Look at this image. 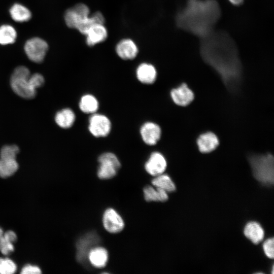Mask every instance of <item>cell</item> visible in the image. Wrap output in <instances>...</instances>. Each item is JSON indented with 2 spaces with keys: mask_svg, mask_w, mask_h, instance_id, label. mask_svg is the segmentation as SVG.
<instances>
[{
  "mask_svg": "<svg viewBox=\"0 0 274 274\" xmlns=\"http://www.w3.org/2000/svg\"><path fill=\"white\" fill-rule=\"evenodd\" d=\"M204 38L201 46L204 61L217 72L229 91H237L242 83V67L233 43L222 34L210 33Z\"/></svg>",
  "mask_w": 274,
  "mask_h": 274,
  "instance_id": "obj_1",
  "label": "cell"
},
{
  "mask_svg": "<svg viewBox=\"0 0 274 274\" xmlns=\"http://www.w3.org/2000/svg\"><path fill=\"white\" fill-rule=\"evenodd\" d=\"M220 16L217 3L214 0H189L177 16L179 26L204 38L211 33Z\"/></svg>",
  "mask_w": 274,
  "mask_h": 274,
  "instance_id": "obj_2",
  "label": "cell"
},
{
  "mask_svg": "<svg viewBox=\"0 0 274 274\" xmlns=\"http://www.w3.org/2000/svg\"><path fill=\"white\" fill-rule=\"evenodd\" d=\"M254 177L262 184L271 186L273 184V157L266 154H252L248 156Z\"/></svg>",
  "mask_w": 274,
  "mask_h": 274,
  "instance_id": "obj_3",
  "label": "cell"
},
{
  "mask_svg": "<svg viewBox=\"0 0 274 274\" xmlns=\"http://www.w3.org/2000/svg\"><path fill=\"white\" fill-rule=\"evenodd\" d=\"M99 167L97 176L102 180L114 177L121 167V163L117 156L112 152L101 154L98 158Z\"/></svg>",
  "mask_w": 274,
  "mask_h": 274,
  "instance_id": "obj_4",
  "label": "cell"
},
{
  "mask_svg": "<svg viewBox=\"0 0 274 274\" xmlns=\"http://www.w3.org/2000/svg\"><path fill=\"white\" fill-rule=\"evenodd\" d=\"M112 129L110 119L106 115L95 113L89 119L88 130L95 138H104L108 136Z\"/></svg>",
  "mask_w": 274,
  "mask_h": 274,
  "instance_id": "obj_5",
  "label": "cell"
},
{
  "mask_svg": "<svg viewBox=\"0 0 274 274\" xmlns=\"http://www.w3.org/2000/svg\"><path fill=\"white\" fill-rule=\"evenodd\" d=\"M89 15V7L84 4L79 3L65 11V23L68 27L77 29Z\"/></svg>",
  "mask_w": 274,
  "mask_h": 274,
  "instance_id": "obj_6",
  "label": "cell"
},
{
  "mask_svg": "<svg viewBox=\"0 0 274 274\" xmlns=\"http://www.w3.org/2000/svg\"><path fill=\"white\" fill-rule=\"evenodd\" d=\"M48 48L47 42L39 38L28 40L24 45V51L28 58L37 63L43 60Z\"/></svg>",
  "mask_w": 274,
  "mask_h": 274,
  "instance_id": "obj_7",
  "label": "cell"
},
{
  "mask_svg": "<svg viewBox=\"0 0 274 274\" xmlns=\"http://www.w3.org/2000/svg\"><path fill=\"white\" fill-rule=\"evenodd\" d=\"M102 223L105 229L111 233L121 232L124 227L121 216L113 209L108 208L104 212Z\"/></svg>",
  "mask_w": 274,
  "mask_h": 274,
  "instance_id": "obj_8",
  "label": "cell"
},
{
  "mask_svg": "<svg viewBox=\"0 0 274 274\" xmlns=\"http://www.w3.org/2000/svg\"><path fill=\"white\" fill-rule=\"evenodd\" d=\"M29 77L11 76V85L13 91L18 95L27 99L34 97L36 93V90L32 87L29 82Z\"/></svg>",
  "mask_w": 274,
  "mask_h": 274,
  "instance_id": "obj_9",
  "label": "cell"
},
{
  "mask_svg": "<svg viewBox=\"0 0 274 274\" xmlns=\"http://www.w3.org/2000/svg\"><path fill=\"white\" fill-rule=\"evenodd\" d=\"M167 166L164 156L159 152H152L145 164L146 172L151 176H157L164 173Z\"/></svg>",
  "mask_w": 274,
  "mask_h": 274,
  "instance_id": "obj_10",
  "label": "cell"
},
{
  "mask_svg": "<svg viewBox=\"0 0 274 274\" xmlns=\"http://www.w3.org/2000/svg\"><path fill=\"white\" fill-rule=\"evenodd\" d=\"M140 132L143 141L149 146L156 144L161 135L160 127L157 123L151 121L145 122L141 126Z\"/></svg>",
  "mask_w": 274,
  "mask_h": 274,
  "instance_id": "obj_11",
  "label": "cell"
},
{
  "mask_svg": "<svg viewBox=\"0 0 274 274\" xmlns=\"http://www.w3.org/2000/svg\"><path fill=\"white\" fill-rule=\"evenodd\" d=\"M116 52L122 59L128 60L134 59L139 52L135 43L129 38L120 40L116 46Z\"/></svg>",
  "mask_w": 274,
  "mask_h": 274,
  "instance_id": "obj_12",
  "label": "cell"
},
{
  "mask_svg": "<svg viewBox=\"0 0 274 274\" xmlns=\"http://www.w3.org/2000/svg\"><path fill=\"white\" fill-rule=\"evenodd\" d=\"M174 102L180 106H186L193 100L194 95L193 91L185 83L173 89L170 93Z\"/></svg>",
  "mask_w": 274,
  "mask_h": 274,
  "instance_id": "obj_13",
  "label": "cell"
},
{
  "mask_svg": "<svg viewBox=\"0 0 274 274\" xmlns=\"http://www.w3.org/2000/svg\"><path fill=\"white\" fill-rule=\"evenodd\" d=\"M85 36L87 45L93 47L104 42L107 39L108 33L104 24H95L91 26Z\"/></svg>",
  "mask_w": 274,
  "mask_h": 274,
  "instance_id": "obj_14",
  "label": "cell"
},
{
  "mask_svg": "<svg viewBox=\"0 0 274 274\" xmlns=\"http://www.w3.org/2000/svg\"><path fill=\"white\" fill-rule=\"evenodd\" d=\"M157 71L155 66L149 63L143 62L136 69V77L140 82L144 84H152L157 78Z\"/></svg>",
  "mask_w": 274,
  "mask_h": 274,
  "instance_id": "obj_15",
  "label": "cell"
},
{
  "mask_svg": "<svg viewBox=\"0 0 274 274\" xmlns=\"http://www.w3.org/2000/svg\"><path fill=\"white\" fill-rule=\"evenodd\" d=\"M98 237L95 233H90L84 236L79 240L77 244V258L81 262L88 256L92 247L98 242Z\"/></svg>",
  "mask_w": 274,
  "mask_h": 274,
  "instance_id": "obj_16",
  "label": "cell"
},
{
  "mask_svg": "<svg viewBox=\"0 0 274 274\" xmlns=\"http://www.w3.org/2000/svg\"><path fill=\"white\" fill-rule=\"evenodd\" d=\"M197 144L200 152L207 153L216 149L219 144V141L215 133L207 132L199 136L197 140Z\"/></svg>",
  "mask_w": 274,
  "mask_h": 274,
  "instance_id": "obj_17",
  "label": "cell"
},
{
  "mask_svg": "<svg viewBox=\"0 0 274 274\" xmlns=\"http://www.w3.org/2000/svg\"><path fill=\"white\" fill-rule=\"evenodd\" d=\"M87 256L91 265L98 268L104 267L108 260L107 250L101 247L92 248L89 251Z\"/></svg>",
  "mask_w": 274,
  "mask_h": 274,
  "instance_id": "obj_18",
  "label": "cell"
},
{
  "mask_svg": "<svg viewBox=\"0 0 274 274\" xmlns=\"http://www.w3.org/2000/svg\"><path fill=\"white\" fill-rule=\"evenodd\" d=\"M245 235L253 243L258 244L263 239L264 232L262 227L257 222L248 223L245 227Z\"/></svg>",
  "mask_w": 274,
  "mask_h": 274,
  "instance_id": "obj_19",
  "label": "cell"
},
{
  "mask_svg": "<svg viewBox=\"0 0 274 274\" xmlns=\"http://www.w3.org/2000/svg\"><path fill=\"white\" fill-rule=\"evenodd\" d=\"M79 106L83 113L92 114L97 111L99 108V102L93 95L86 94L81 97Z\"/></svg>",
  "mask_w": 274,
  "mask_h": 274,
  "instance_id": "obj_20",
  "label": "cell"
},
{
  "mask_svg": "<svg viewBox=\"0 0 274 274\" xmlns=\"http://www.w3.org/2000/svg\"><path fill=\"white\" fill-rule=\"evenodd\" d=\"M57 124L61 128H68L72 126L76 120L74 111L66 108L58 112L55 118Z\"/></svg>",
  "mask_w": 274,
  "mask_h": 274,
  "instance_id": "obj_21",
  "label": "cell"
},
{
  "mask_svg": "<svg viewBox=\"0 0 274 274\" xmlns=\"http://www.w3.org/2000/svg\"><path fill=\"white\" fill-rule=\"evenodd\" d=\"M155 189L151 186H146L143 189L145 199L147 201L164 202L168 199L167 192L157 188Z\"/></svg>",
  "mask_w": 274,
  "mask_h": 274,
  "instance_id": "obj_22",
  "label": "cell"
},
{
  "mask_svg": "<svg viewBox=\"0 0 274 274\" xmlns=\"http://www.w3.org/2000/svg\"><path fill=\"white\" fill-rule=\"evenodd\" d=\"M105 19L103 14L99 12H95L89 15L77 27V29L81 34L85 35L88 29L95 24H104Z\"/></svg>",
  "mask_w": 274,
  "mask_h": 274,
  "instance_id": "obj_23",
  "label": "cell"
},
{
  "mask_svg": "<svg viewBox=\"0 0 274 274\" xmlns=\"http://www.w3.org/2000/svg\"><path fill=\"white\" fill-rule=\"evenodd\" d=\"M17 239L16 233L9 230L0 236V251L4 254L7 255L14 251L13 243Z\"/></svg>",
  "mask_w": 274,
  "mask_h": 274,
  "instance_id": "obj_24",
  "label": "cell"
},
{
  "mask_svg": "<svg viewBox=\"0 0 274 274\" xmlns=\"http://www.w3.org/2000/svg\"><path fill=\"white\" fill-rule=\"evenodd\" d=\"M12 19L19 22H26L31 18L30 11L25 7L19 4H14L10 10Z\"/></svg>",
  "mask_w": 274,
  "mask_h": 274,
  "instance_id": "obj_25",
  "label": "cell"
},
{
  "mask_svg": "<svg viewBox=\"0 0 274 274\" xmlns=\"http://www.w3.org/2000/svg\"><path fill=\"white\" fill-rule=\"evenodd\" d=\"M151 182L155 187L162 189L167 192L176 190L175 184L169 176L167 175L162 174L156 176Z\"/></svg>",
  "mask_w": 274,
  "mask_h": 274,
  "instance_id": "obj_26",
  "label": "cell"
},
{
  "mask_svg": "<svg viewBox=\"0 0 274 274\" xmlns=\"http://www.w3.org/2000/svg\"><path fill=\"white\" fill-rule=\"evenodd\" d=\"M16 159L0 158V177L6 178L13 175L18 169Z\"/></svg>",
  "mask_w": 274,
  "mask_h": 274,
  "instance_id": "obj_27",
  "label": "cell"
},
{
  "mask_svg": "<svg viewBox=\"0 0 274 274\" xmlns=\"http://www.w3.org/2000/svg\"><path fill=\"white\" fill-rule=\"evenodd\" d=\"M16 37V31L12 26L3 25L0 27V44L5 45L12 44Z\"/></svg>",
  "mask_w": 274,
  "mask_h": 274,
  "instance_id": "obj_28",
  "label": "cell"
},
{
  "mask_svg": "<svg viewBox=\"0 0 274 274\" xmlns=\"http://www.w3.org/2000/svg\"><path fill=\"white\" fill-rule=\"evenodd\" d=\"M17 270L16 264L9 258H0V273L12 274Z\"/></svg>",
  "mask_w": 274,
  "mask_h": 274,
  "instance_id": "obj_29",
  "label": "cell"
},
{
  "mask_svg": "<svg viewBox=\"0 0 274 274\" xmlns=\"http://www.w3.org/2000/svg\"><path fill=\"white\" fill-rule=\"evenodd\" d=\"M19 152V148L16 145L5 146L0 153V158L16 159V155Z\"/></svg>",
  "mask_w": 274,
  "mask_h": 274,
  "instance_id": "obj_30",
  "label": "cell"
},
{
  "mask_svg": "<svg viewBox=\"0 0 274 274\" xmlns=\"http://www.w3.org/2000/svg\"><path fill=\"white\" fill-rule=\"evenodd\" d=\"M273 246L274 241L273 237L267 239L263 245V249L265 255L270 259H273L274 256Z\"/></svg>",
  "mask_w": 274,
  "mask_h": 274,
  "instance_id": "obj_31",
  "label": "cell"
},
{
  "mask_svg": "<svg viewBox=\"0 0 274 274\" xmlns=\"http://www.w3.org/2000/svg\"><path fill=\"white\" fill-rule=\"evenodd\" d=\"M29 82L32 87L36 90L37 88L41 87L43 84L44 79L42 75L36 73L30 76Z\"/></svg>",
  "mask_w": 274,
  "mask_h": 274,
  "instance_id": "obj_32",
  "label": "cell"
},
{
  "mask_svg": "<svg viewBox=\"0 0 274 274\" xmlns=\"http://www.w3.org/2000/svg\"><path fill=\"white\" fill-rule=\"evenodd\" d=\"M41 272V269L38 266L30 264L25 265L21 271L22 274H40Z\"/></svg>",
  "mask_w": 274,
  "mask_h": 274,
  "instance_id": "obj_33",
  "label": "cell"
},
{
  "mask_svg": "<svg viewBox=\"0 0 274 274\" xmlns=\"http://www.w3.org/2000/svg\"><path fill=\"white\" fill-rule=\"evenodd\" d=\"M230 3L235 5H239L244 0H229Z\"/></svg>",
  "mask_w": 274,
  "mask_h": 274,
  "instance_id": "obj_34",
  "label": "cell"
},
{
  "mask_svg": "<svg viewBox=\"0 0 274 274\" xmlns=\"http://www.w3.org/2000/svg\"><path fill=\"white\" fill-rule=\"evenodd\" d=\"M4 231H3V230L2 228L0 227V236H1L2 235H3L4 234Z\"/></svg>",
  "mask_w": 274,
  "mask_h": 274,
  "instance_id": "obj_35",
  "label": "cell"
}]
</instances>
